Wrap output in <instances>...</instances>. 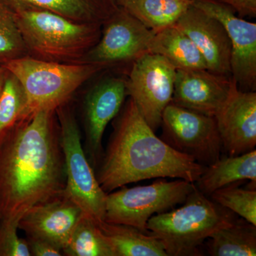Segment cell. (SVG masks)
Segmentation results:
<instances>
[{
	"instance_id": "obj_8",
	"label": "cell",
	"mask_w": 256,
	"mask_h": 256,
	"mask_svg": "<svg viewBox=\"0 0 256 256\" xmlns=\"http://www.w3.org/2000/svg\"><path fill=\"white\" fill-rule=\"evenodd\" d=\"M154 32L124 8L117 9L102 24L101 36L78 64H95L106 70L128 69L140 57L150 53Z\"/></svg>"
},
{
	"instance_id": "obj_29",
	"label": "cell",
	"mask_w": 256,
	"mask_h": 256,
	"mask_svg": "<svg viewBox=\"0 0 256 256\" xmlns=\"http://www.w3.org/2000/svg\"><path fill=\"white\" fill-rule=\"evenodd\" d=\"M227 5L238 14L239 18H256V0H217Z\"/></svg>"
},
{
	"instance_id": "obj_2",
	"label": "cell",
	"mask_w": 256,
	"mask_h": 256,
	"mask_svg": "<svg viewBox=\"0 0 256 256\" xmlns=\"http://www.w3.org/2000/svg\"><path fill=\"white\" fill-rule=\"evenodd\" d=\"M112 126L107 148L95 170L106 193L151 178H180L196 183L204 171V166L158 138L130 98L114 118Z\"/></svg>"
},
{
	"instance_id": "obj_21",
	"label": "cell",
	"mask_w": 256,
	"mask_h": 256,
	"mask_svg": "<svg viewBox=\"0 0 256 256\" xmlns=\"http://www.w3.org/2000/svg\"><path fill=\"white\" fill-rule=\"evenodd\" d=\"M50 10L78 23L102 25L118 8L114 0H8Z\"/></svg>"
},
{
	"instance_id": "obj_17",
	"label": "cell",
	"mask_w": 256,
	"mask_h": 256,
	"mask_svg": "<svg viewBox=\"0 0 256 256\" xmlns=\"http://www.w3.org/2000/svg\"><path fill=\"white\" fill-rule=\"evenodd\" d=\"M246 180L256 184V149L239 156H220L213 164L205 166L195 184L200 191L208 196L218 188Z\"/></svg>"
},
{
	"instance_id": "obj_3",
	"label": "cell",
	"mask_w": 256,
	"mask_h": 256,
	"mask_svg": "<svg viewBox=\"0 0 256 256\" xmlns=\"http://www.w3.org/2000/svg\"><path fill=\"white\" fill-rule=\"evenodd\" d=\"M10 4L26 56L54 63L78 64L100 40L102 25L76 22L31 4Z\"/></svg>"
},
{
	"instance_id": "obj_22",
	"label": "cell",
	"mask_w": 256,
	"mask_h": 256,
	"mask_svg": "<svg viewBox=\"0 0 256 256\" xmlns=\"http://www.w3.org/2000/svg\"><path fill=\"white\" fill-rule=\"evenodd\" d=\"M206 250L212 256H256V226L236 218L207 239Z\"/></svg>"
},
{
	"instance_id": "obj_30",
	"label": "cell",
	"mask_w": 256,
	"mask_h": 256,
	"mask_svg": "<svg viewBox=\"0 0 256 256\" xmlns=\"http://www.w3.org/2000/svg\"><path fill=\"white\" fill-rule=\"evenodd\" d=\"M9 74L10 70L4 65H0V99L4 92L5 84Z\"/></svg>"
},
{
	"instance_id": "obj_15",
	"label": "cell",
	"mask_w": 256,
	"mask_h": 256,
	"mask_svg": "<svg viewBox=\"0 0 256 256\" xmlns=\"http://www.w3.org/2000/svg\"><path fill=\"white\" fill-rule=\"evenodd\" d=\"M84 214L63 192L30 208L18 220V227L26 236L44 239L62 250Z\"/></svg>"
},
{
	"instance_id": "obj_18",
	"label": "cell",
	"mask_w": 256,
	"mask_h": 256,
	"mask_svg": "<svg viewBox=\"0 0 256 256\" xmlns=\"http://www.w3.org/2000/svg\"><path fill=\"white\" fill-rule=\"evenodd\" d=\"M150 53L162 56L176 69H207L196 45L175 24L154 34Z\"/></svg>"
},
{
	"instance_id": "obj_14",
	"label": "cell",
	"mask_w": 256,
	"mask_h": 256,
	"mask_svg": "<svg viewBox=\"0 0 256 256\" xmlns=\"http://www.w3.org/2000/svg\"><path fill=\"white\" fill-rule=\"evenodd\" d=\"M223 150L229 156L252 151L256 146V92H242L237 84L215 116Z\"/></svg>"
},
{
	"instance_id": "obj_27",
	"label": "cell",
	"mask_w": 256,
	"mask_h": 256,
	"mask_svg": "<svg viewBox=\"0 0 256 256\" xmlns=\"http://www.w3.org/2000/svg\"><path fill=\"white\" fill-rule=\"evenodd\" d=\"M18 224L0 220V256H32L26 239L18 236Z\"/></svg>"
},
{
	"instance_id": "obj_6",
	"label": "cell",
	"mask_w": 256,
	"mask_h": 256,
	"mask_svg": "<svg viewBox=\"0 0 256 256\" xmlns=\"http://www.w3.org/2000/svg\"><path fill=\"white\" fill-rule=\"evenodd\" d=\"M56 114L65 160L66 181L64 192L85 214L97 222L104 220L107 193L99 184L95 170L84 151L72 100L58 107Z\"/></svg>"
},
{
	"instance_id": "obj_25",
	"label": "cell",
	"mask_w": 256,
	"mask_h": 256,
	"mask_svg": "<svg viewBox=\"0 0 256 256\" xmlns=\"http://www.w3.org/2000/svg\"><path fill=\"white\" fill-rule=\"evenodd\" d=\"M24 56L26 48L14 11L6 0H0V65Z\"/></svg>"
},
{
	"instance_id": "obj_7",
	"label": "cell",
	"mask_w": 256,
	"mask_h": 256,
	"mask_svg": "<svg viewBox=\"0 0 256 256\" xmlns=\"http://www.w3.org/2000/svg\"><path fill=\"white\" fill-rule=\"evenodd\" d=\"M196 188V184L178 178L156 180L146 186L111 192L106 196L104 220L130 226L150 234L146 224L151 217L182 204Z\"/></svg>"
},
{
	"instance_id": "obj_31",
	"label": "cell",
	"mask_w": 256,
	"mask_h": 256,
	"mask_svg": "<svg viewBox=\"0 0 256 256\" xmlns=\"http://www.w3.org/2000/svg\"><path fill=\"white\" fill-rule=\"evenodd\" d=\"M114 2L116 3V0H114Z\"/></svg>"
},
{
	"instance_id": "obj_20",
	"label": "cell",
	"mask_w": 256,
	"mask_h": 256,
	"mask_svg": "<svg viewBox=\"0 0 256 256\" xmlns=\"http://www.w3.org/2000/svg\"><path fill=\"white\" fill-rule=\"evenodd\" d=\"M194 0H116L124 8L154 33L176 24L193 5Z\"/></svg>"
},
{
	"instance_id": "obj_5",
	"label": "cell",
	"mask_w": 256,
	"mask_h": 256,
	"mask_svg": "<svg viewBox=\"0 0 256 256\" xmlns=\"http://www.w3.org/2000/svg\"><path fill=\"white\" fill-rule=\"evenodd\" d=\"M21 84L26 96V116L56 110L106 69L89 64H60L24 56L4 64Z\"/></svg>"
},
{
	"instance_id": "obj_10",
	"label": "cell",
	"mask_w": 256,
	"mask_h": 256,
	"mask_svg": "<svg viewBox=\"0 0 256 256\" xmlns=\"http://www.w3.org/2000/svg\"><path fill=\"white\" fill-rule=\"evenodd\" d=\"M176 68L166 58L148 53L132 64L126 74L127 96L132 98L153 131L172 99Z\"/></svg>"
},
{
	"instance_id": "obj_24",
	"label": "cell",
	"mask_w": 256,
	"mask_h": 256,
	"mask_svg": "<svg viewBox=\"0 0 256 256\" xmlns=\"http://www.w3.org/2000/svg\"><path fill=\"white\" fill-rule=\"evenodd\" d=\"M26 116V96L18 79L10 73L0 99V142L8 131Z\"/></svg>"
},
{
	"instance_id": "obj_16",
	"label": "cell",
	"mask_w": 256,
	"mask_h": 256,
	"mask_svg": "<svg viewBox=\"0 0 256 256\" xmlns=\"http://www.w3.org/2000/svg\"><path fill=\"white\" fill-rule=\"evenodd\" d=\"M175 25L196 45L208 70L232 76V45L225 28L217 18L192 5Z\"/></svg>"
},
{
	"instance_id": "obj_23",
	"label": "cell",
	"mask_w": 256,
	"mask_h": 256,
	"mask_svg": "<svg viewBox=\"0 0 256 256\" xmlns=\"http://www.w3.org/2000/svg\"><path fill=\"white\" fill-rule=\"evenodd\" d=\"M97 220L85 214L76 225L68 242L62 249L66 256H116Z\"/></svg>"
},
{
	"instance_id": "obj_1",
	"label": "cell",
	"mask_w": 256,
	"mask_h": 256,
	"mask_svg": "<svg viewBox=\"0 0 256 256\" xmlns=\"http://www.w3.org/2000/svg\"><path fill=\"white\" fill-rule=\"evenodd\" d=\"M66 181L56 110L20 120L0 142V220L18 222L32 207L63 193Z\"/></svg>"
},
{
	"instance_id": "obj_26",
	"label": "cell",
	"mask_w": 256,
	"mask_h": 256,
	"mask_svg": "<svg viewBox=\"0 0 256 256\" xmlns=\"http://www.w3.org/2000/svg\"><path fill=\"white\" fill-rule=\"evenodd\" d=\"M210 200L256 226V191L239 188L235 184L212 192Z\"/></svg>"
},
{
	"instance_id": "obj_12",
	"label": "cell",
	"mask_w": 256,
	"mask_h": 256,
	"mask_svg": "<svg viewBox=\"0 0 256 256\" xmlns=\"http://www.w3.org/2000/svg\"><path fill=\"white\" fill-rule=\"evenodd\" d=\"M193 5L223 24L232 45V76L239 90L256 92V23L239 18L233 9L217 0H194Z\"/></svg>"
},
{
	"instance_id": "obj_11",
	"label": "cell",
	"mask_w": 256,
	"mask_h": 256,
	"mask_svg": "<svg viewBox=\"0 0 256 256\" xmlns=\"http://www.w3.org/2000/svg\"><path fill=\"white\" fill-rule=\"evenodd\" d=\"M84 96L82 124L85 134L84 148L94 170L104 154L102 136L109 122L118 116L127 96L126 74L105 70Z\"/></svg>"
},
{
	"instance_id": "obj_4",
	"label": "cell",
	"mask_w": 256,
	"mask_h": 256,
	"mask_svg": "<svg viewBox=\"0 0 256 256\" xmlns=\"http://www.w3.org/2000/svg\"><path fill=\"white\" fill-rule=\"evenodd\" d=\"M178 208L153 216L146 229L162 242L168 256H201L204 242L218 229L236 220L197 188Z\"/></svg>"
},
{
	"instance_id": "obj_13",
	"label": "cell",
	"mask_w": 256,
	"mask_h": 256,
	"mask_svg": "<svg viewBox=\"0 0 256 256\" xmlns=\"http://www.w3.org/2000/svg\"><path fill=\"white\" fill-rule=\"evenodd\" d=\"M235 84L232 76L208 69H176L171 102L215 117L228 100Z\"/></svg>"
},
{
	"instance_id": "obj_19",
	"label": "cell",
	"mask_w": 256,
	"mask_h": 256,
	"mask_svg": "<svg viewBox=\"0 0 256 256\" xmlns=\"http://www.w3.org/2000/svg\"><path fill=\"white\" fill-rule=\"evenodd\" d=\"M116 256H168L162 242L156 236L124 224L98 222Z\"/></svg>"
},
{
	"instance_id": "obj_28",
	"label": "cell",
	"mask_w": 256,
	"mask_h": 256,
	"mask_svg": "<svg viewBox=\"0 0 256 256\" xmlns=\"http://www.w3.org/2000/svg\"><path fill=\"white\" fill-rule=\"evenodd\" d=\"M28 248L34 256H62V249L44 239L28 237Z\"/></svg>"
},
{
	"instance_id": "obj_9",
	"label": "cell",
	"mask_w": 256,
	"mask_h": 256,
	"mask_svg": "<svg viewBox=\"0 0 256 256\" xmlns=\"http://www.w3.org/2000/svg\"><path fill=\"white\" fill-rule=\"evenodd\" d=\"M160 138L175 150L207 166L220 158L222 140L214 116L170 104L162 116Z\"/></svg>"
}]
</instances>
